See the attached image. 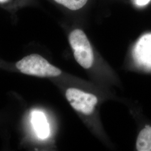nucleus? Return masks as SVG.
I'll use <instances>...</instances> for the list:
<instances>
[{
    "instance_id": "nucleus-1",
    "label": "nucleus",
    "mask_w": 151,
    "mask_h": 151,
    "mask_svg": "<svg viewBox=\"0 0 151 151\" xmlns=\"http://www.w3.org/2000/svg\"><path fill=\"white\" fill-rule=\"evenodd\" d=\"M21 72L29 75L38 77H56L61 74V70L50 64L48 62L37 54L25 57L16 64Z\"/></svg>"
},
{
    "instance_id": "nucleus-6",
    "label": "nucleus",
    "mask_w": 151,
    "mask_h": 151,
    "mask_svg": "<svg viewBox=\"0 0 151 151\" xmlns=\"http://www.w3.org/2000/svg\"><path fill=\"white\" fill-rule=\"evenodd\" d=\"M136 148L139 151H151V127L146 126L140 131L137 138Z\"/></svg>"
},
{
    "instance_id": "nucleus-3",
    "label": "nucleus",
    "mask_w": 151,
    "mask_h": 151,
    "mask_svg": "<svg viewBox=\"0 0 151 151\" xmlns=\"http://www.w3.org/2000/svg\"><path fill=\"white\" fill-rule=\"evenodd\" d=\"M65 96L72 108L87 115L92 113L97 103L95 95L75 88H68L66 91Z\"/></svg>"
},
{
    "instance_id": "nucleus-5",
    "label": "nucleus",
    "mask_w": 151,
    "mask_h": 151,
    "mask_svg": "<svg viewBox=\"0 0 151 151\" xmlns=\"http://www.w3.org/2000/svg\"><path fill=\"white\" fill-rule=\"evenodd\" d=\"M32 122L38 137L41 139H45L48 137L49 124L42 112L38 111H33L32 114Z\"/></svg>"
},
{
    "instance_id": "nucleus-7",
    "label": "nucleus",
    "mask_w": 151,
    "mask_h": 151,
    "mask_svg": "<svg viewBox=\"0 0 151 151\" xmlns=\"http://www.w3.org/2000/svg\"><path fill=\"white\" fill-rule=\"evenodd\" d=\"M70 10H78L86 5L88 0H54Z\"/></svg>"
},
{
    "instance_id": "nucleus-2",
    "label": "nucleus",
    "mask_w": 151,
    "mask_h": 151,
    "mask_svg": "<svg viewBox=\"0 0 151 151\" xmlns=\"http://www.w3.org/2000/svg\"><path fill=\"white\" fill-rule=\"evenodd\" d=\"M68 39L78 63L86 69L91 67L94 60L93 53L85 32L80 29H75L70 32Z\"/></svg>"
},
{
    "instance_id": "nucleus-8",
    "label": "nucleus",
    "mask_w": 151,
    "mask_h": 151,
    "mask_svg": "<svg viewBox=\"0 0 151 151\" xmlns=\"http://www.w3.org/2000/svg\"><path fill=\"white\" fill-rule=\"evenodd\" d=\"M24 0H0V6L11 10H15L22 6Z\"/></svg>"
},
{
    "instance_id": "nucleus-4",
    "label": "nucleus",
    "mask_w": 151,
    "mask_h": 151,
    "mask_svg": "<svg viewBox=\"0 0 151 151\" xmlns=\"http://www.w3.org/2000/svg\"><path fill=\"white\" fill-rule=\"evenodd\" d=\"M134 55L140 65L151 68V34L143 35L136 44Z\"/></svg>"
},
{
    "instance_id": "nucleus-9",
    "label": "nucleus",
    "mask_w": 151,
    "mask_h": 151,
    "mask_svg": "<svg viewBox=\"0 0 151 151\" xmlns=\"http://www.w3.org/2000/svg\"><path fill=\"white\" fill-rule=\"evenodd\" d=\"M151 0H135V3L138 6H143L148 4Z\"/></svg>"
}]
</instances>
